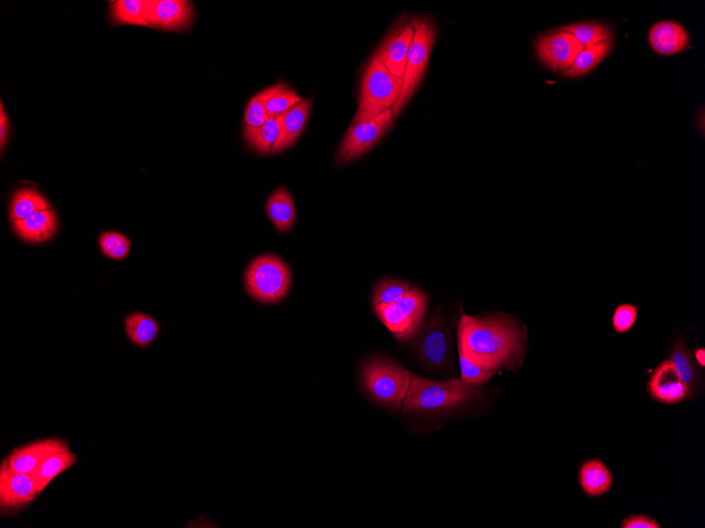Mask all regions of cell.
I'll use <instances>...</instances> for the list:
<instances>
[{"mask_svg": "<svg viewBox=\"0 0 705 528\" xmlns=\"http://www.w3.org/2000/svg\"><path fill=\"white\" fill-rule=\"evenodd\" d=\"M457 340L459 352L486 370H517L527 351L526 328L503 314H462L457 325Z\"/></svg>", "mask_w": 705, "mask_h": 528, "instance_id": "obj_1", "label": "cell"}, {"mask_svg": "<svg viewBox=\"0 0 705 528\" xmlns=\"http://www.w3.org/2000/svg\"><path fill=\"white\" fill-rule=\"evenodd\" d=\"M482 396L480 387L462 380L438 382L413 376L401 413L406 414H435L465 408Z\"/></svg>", "mask_w": 705, "mask_h": 528, "instance_id": "obj_2", "label": "cell"}, {"mask_svg": "<svg viewBox=\"0 0 705 528\" xmlns=\"http://www.w3.org/2000/svg\"><path fill=\"white\" fill-rule=\"evenodd\" d=\"M403 85L404 79L395 77L374 55L363 73L358 109L352 123L374 120L392 109Z\"/></svg>", "mask_w": 705, "mask_h": 528, "instance_id": "obj_3", "label": "cell"}, {"mask_svg": "<svg viewBox=\"0 0 705 528\" xmlns=\"http://www.w3.org/2000/svg\"><path fill=\"white\" fill-rule=\"evenodd\" d=\"M413 376L403 366L383 358L368 360L362 371L363 387L369 396L380 405L393 410L403 406Z\"/></svg>", "mask_w": 705, "mask_h": 528, "instance_id": "obj_4", "label": "cell"}, {"mask_svg": "<svg viewBox=\"0 0 705 528\" xmlns=\"http://www.w3.org/2000/svg\"><path fill=\"white\" fill-rule=\"evenodd\" d=\"M426 306L428 299L424 292L412 287L391 305L374 306V312L394 338L405 343L423 331Z\"/></svg>", "mask_w": 705, "mask_h": 528, "instance_id": "obj_5", "label": "cell"}, {"mask_svg": "<svg viewBox=\"0 0 705 528\" xmlns=\"http://www.w3.org/2000/svg\"><path fill=\"white\" fill-rule=\"evenodd\" d=\"M290 283L288 266L273 254L253 259L245 273L247 292L262 303L280 302L288 295Z\"/></svg>", "mask_w": 705, "mask_h": 528, "instance_id": "obj_6", "label": "cell"}, {"mask_svg": "<svg viewBox=\"0 0 705 528\" xmlns=\"http://www.w3.org/2000/svg\"><path fill=\"white\" fill-rule=\"evenodd\" d=\"M414 36L407 52V65L404 76L403 90L398 103L392 108L394 116H398L400 111L416 92L428 66L433 45L436 37L435 23L426 17L412 18Z\"/></svg>", "mask_w": 705, "mask_h": 528, "instance_id": "obj_7", "label": "cell"}, {"mask_svg": "<svg viewBox=\"0 0 705 528\" xmlns=\"http://www.w3.org/2000/svg\"><path fill=\"white\" fill-rule=\"evenodd\" d=\"M418 359L431 370L448 368L451 360L450 329L446 316L437 307L430 321L414 341Z\"/></svg>", "mask_w": 705, "mask_h": 528, "instance_id": "obj_8", "label": "cell"}, {"mask_svg": "<svg viewBox=\"0 0 705 528\" xmlns=\"http://www.w3.org/2000/svg\"><path fill=\"white\" fill-rule=\"evenodd\" d=\"M393 121V111L389 109L374 120L352 123L338 148L336 164L345 165L362 157L392 128Z\"/></svg>", "mask_w": 705, "mask_h": 528, "instance_id": "obj_9", "label": "cell"}, {"mask_svg": "<svg viewBox=\"0 0 705 528\" xmlns=\"http://www.w3.org/2000/svg\"><path fill=\"white\" fill-rule=\"evenodd\" d=\"M536 50L544 65L556 73L564 74L571 69L584 47L576 37L560 28L539 36Z\"/></svg>", "mask_w": 705, "mask_h": 528, "instance_id": "obj_10", "label": "cell"}, {"mask_svg": "<svg viewBox=\"0 0 705 528\" xmlns=\"http://www.w3.org/2000/svg\"><path fill=\"white\" fill-rule=\"evenodd\" d=\"M68 450H70L69 444L63 439L39 440L15 449L4 463L14 473L32 475L48 457Z\"/></svg>", "mask_w": 705, "mask_h": 528, "instance_id": "obj_11", "label": "cell"}, {"mask_svg": "<svg viewBox=\"0 0 705 528\" xmlns=\"http://www.w3.org/2000/svg\"><path fill=\"white\" fill-rule=\"evenodd\" d=\"M414 36L411 21H400L375 54L377 59L395 77L404 78L407 52Z\"/></svg>", "mask_w": 705, "mask_h": 528, "instance_id": "obj_12", "label": "cell"}, {"mask_svg": "<svg viewBox=\"0 0 705 528\" xmlns=\"http://www.w3.org/2000/svg\"><path fill=\"white\" fill-rule=\"evenodd\" d=\"M146 18L151 27L187 30L194 22V9L184 0H147Z\"/></svg>", "mask_w": 705, "mask_h": 528, "instance_id": "obj_13", "label": "cell"}, {"mask_svg": "<svg viewBox=\"0 0 705 528\" xmlns=\"http://www.w3.org/2000/svg\"><path fill=\"white\" fill-rule=\"evenodd\" d=\"M32 475L17 474L4 462L0 469V505L3 511L21 509L39 496Z\"/></svg>", "mask_w": 705, "mask_h": 528, "instance_id": "obj_14", "label": "cell"}, {"mask_svg": "<svg viewBox=\"0 0 705 528\" xmlns=\"http://www.w3.org/2000/svg\"><path fill=\"white\" fill-rule=\"evenodd\" d=\"M652 399L665 405H673L689 399V390L677 374L670 360L657 366L647 383Z\"/></svg>", "mask_w": 705, "mask_h": 528, "instance_id": "obj_15", "label": "cell"}, {"mask_svg": "<svg viewBox=\"0 0 705 528\" xmlns=\"http://www.w3.org/2000/svg\"><path fill=\"white\" fill-rule=\"evenodd\" d=\"M648 41L655 53L675 55L690 46V35L682 24L664 21L655 23L648 33Z\"/></svg>", "mask_w": 705, "mask_h": 528, "instance_id": "obj_16", "label": "cell"}, {"mask_svg": "<svg viewBox=\"0 0 705 528\" xmlns=\"http://www.w3.org/2000/svg\"><path fill=\"white\" fill-rule=\"evenodd\" d=\"M18 235L29 243H42L50 240L58 229L57 214L51 209L42 210L23 220L14 222Z\"/></svg>", "mask_w": 705, "mask_h": 528, "instance_id": "obj_17", "label": "cell"}, {"mask_svg": "<svg viewBox=\"0 0 705 528\" xmlns=\"http://www.w3.org/2000/svg\"><path fill=\"white\" fill-rule=\"evenodd\" d=\"M312 103L308 98H302L299 104L283 114L279 135L271 150V154L279 153L289 148L298 140L310 116Z\"/></svg>", "mask_w": 705, "mask_h": 528, "instance_id": "obj_18", "label": "cell"}, {"mask_svg": "<svg viewBox=\"0 0 705 528\" xmlns=\"http://www.w3.org/2000/svg\"><path fill=\"white\" fill-rule=\"evenodd\" d=\"M579 482L586 496L596 498L609 492L614 478L601 460L591 459L581 466Z\"/></svg>", "mask_w": 705, "mask_h": 528, "instance_id": "obj_19", "label": "cell"}, {"mask_svg": "<svg viewBox=\"0 0 705 528\" xmlns=\"http://www.w3.org/2000/svg\"><path fill=\"white\" fill-rule=\"evenodd\" d=\"M670 358L678 376L688 388L690 397H694L698 393L699 387H700L701 375L694 357L684 341L679 340L673 344Z\"/></svg>", "mask_w": 705, "mask_h": 528, "instance_id": "obj_20", "label": "cell"}, {"mask_svg": "<svg viewBox=\"0 0 705 528\" xmlns=\"http://www.w3.org/2000/svg\"><path fill=\"white\" fill-rule=\"evenodd\" d=\"M267 214L280 232H288L294 226L296 209L292 196L286 188L277 189L267 202Z\"/></svg>", "mask_w": 705, "mask_h": 528, "instance_id": "obj_21", "label": "cell"}, {"mask_svg": "<svg viewBox=\"0 0 705 528\" xmlns=\"http://www.w3.org/2000/svg\"><path fill=\"white\" fill-rule=\"evenodd\" d=\"M78 457L70 450L54 453L43 461L32 474L40 495L55 478L70 469L78 462Z\"/></svg>", "mask_w": 705, "mask_h": 528, "instance_id": "obj_22", "label": "cell"}, {"mask_svg": "<svg viewBox=\"0 0 705 528\" xmlns=\"http://www.w3.org/2000/svg\"><path fill=\"white\" fill-rule=\"evenodd\" d=\"M282 120L283 115L270 117L260 127H245L244 138L247 144L260 154L271 153L280 132Z\"/></svg>", "mask_w": 705, "mask_h": 528, "instance_id": "obj_23", "label": "cell"}, {"mask_svg": "<svg viewBox=\"0 0 705 528\" xmlns=\"http://www.w3.org/2000/svg\"><path fill=\"white\" fill-rule=\"evenodd\" d=\"M125 329L130 341L140 347L150 346L160 333L159 323L152 316L142 313L129 314Z\"/></svg>", "mask_w": 705, "mask_h": 528, "instance_id": "obj_24", "label": "cell"}, {"mask_svg": "<svg viewBox=\"0 0 705 528\" xmlns=\"http://www.w3.org/2000/svg\"><path fill=\"white\" fill-rule=\"evenodd\" d=\"M51 208L50 203L33 189L17 191L11 203V220L18 221Z\"/></svg>", "mask_w": 705, "mask_h": 528, "instance_id": "obj_25", "label": "cell"}, {"mask_svg": "<svg viewBox=\"0 0 705 528\" xmlns=\"http://www.w3.org/2000/svg\"><path fill=\"white\" fill-rule=\"evenodd\" d=\"M612 39L599 43L598 46L585 48L582 52L578 55L576 61L567 72L563 74L565 77H580L586 76L592 69L602 63V61L608 58L611 51Z\"/></svg>", "mask_w": 705, "mask_h": 528, "instance_id": "obj_26", "label": "cell"}, {"mask_svg": "<svg viewBox=\"0 0 705 528\" xmlns=\"http://www.w3.org/2000/svg\"><path fill=\"white\" fill-rule=\"evenodd\" d=\"M111 10L117 23L151 27L146 18V0H117Z\"/></svg>", "mask_w": 705, "mask_h": 528, "instance_id": "obj_27", "label": "cell"}, {"mask_svg": "<svg viewBox=\"0 0 705 528\" xmlns=\"http://www.w3.org/2000/svg\"><path fill=\"white\" fill-rule=\"evenodd\" d=\"M561 29L576 37L584 49L598 46L599 43L612 39L610 29L599 23H576Z\"/></svg>", "mask_w": 705, "mask_h": 528, "instance_id": "obj_28", "label": "cell"}, {"mask_svg": "<svg viewBox=\"0 0 705 528\" xmlns=\"http://www.w3.org/2000/svg\"><path fill=\"white\" fill-rule=\"evenodd\" d=\"M279 89V84L258 93L253 96L245 110L244 123L246 127L256 128L263 125L270 117L267 112V104L270 98Z\"/></svg>", "mask_w": 705, "mask_h": 528, "instance_id": "obj_29", "label": "cell"}, {"mask_svg": "<svg viewBox=\"0 0 705 528\" xmlns=\"http://www.w3.org/2000/svg\"><path fill=\"white\" fill-rule=\"evenodd\" d=\"M412 287V285L405 281H400V279H382V281L375 286L373 292V306L391 305V304L400 300Z\"/></svg>", "mask_w": 705, "mask_h": 528, "instance_id": "obj_30", "label": "cell"}, {"mask_svg": "<svg viewBox=\"0 0 705 528\" xmlns=\"http://www.w3.org/2000/svg\"><path fill=\"white\" fill-rule=\"evenodd\" d=\"M302 101V97L296 91L284 84H279V89L270 98L267 104L268 115L277 117L287 114L289 109L295 107Z\"/></svg>", "mask_w": 705, "mask_h": 528, "instance_id": "obj_31", "label": "cell"}, {"mask_svg": "<svg viewBox=\"0 0 705 528\" xmlns=\"http://www.w3.org/2000/svg\"><path fill=\"white\" fill-rule=\"evenodd\" d=\"M98 244L105 256L114 259H126L130 251V241L120 232H104L98 240Z\"/></svg>", "mask_w": 705, "mask_h": 528, "instance_id": "obj_32", "label": "cell"}, {"mask_svg": "<svg viewBox=\"0 0 705 528\" xmlns=\"http://www.w3.org/2000/svg\"><path fill=\"white\" fill-rule=\"evenodd\" d=\"M461 380L474 387H481L490 382L497 371L486 370L480 366L470 362L466 357L460 353Z\"/></svg>", "mask_w": 705, "mask_h": 528, "instance_id": "obj_33", "label": "cell"}, {"mask_svg": "<svg viewBox=\"0 0 705 528\" xmlns=\"http://www.w3.org/2000/svg\"><path fill=\"white\" fill-rule=\"evenodd\" d=\"M638 314V307L632 304H621L612 315V328L617 333L628 332L635 326Z\"/></svg>", "mask_w": 705, "mask_h": 528, "instance_id": "obj_34", "label": "cell"}, {"mask_svg": "<svg viewBox=\"0 0 705 528\" xmlns=\"http://www.w3.org/2000/svg\"><path fill=\"white\" fill-rule=\"evenodd\" d=\"M622 528H661V525L654 518L647 514H632L624 519Z\"/></svg>", "mask_w": 705, "mask_h": 528, "instance_id": "obj_35", "label": "cell"}, {"mask_svg": "<svg viewBox=\"0 0 705 528\" xmlns=\"http://www.w3.org/2000/svg\"><path fill=\"white\" fill-rule=\"evenodd\" d=\"M9 123L8 117L4 111V105L0 108V146L4 149L5 141L8 139Z\"/></svg>", "mask_w": 705, "mask_h": 528, "instance_id": "obj_36", "label": "cell"}, {"mask_svg": "<svg viewBox=\"0 0 705 528\" xmlns=\"http://www.w3.org/2000/svg\"><path fill=\"white\" fill-rule=\"evenodd\" d=\"M694 360L698 366H700V368H705V350L704 348H696L694 351Z\"/></svg>", "mask_w": 705, "mask_h": 528, "instance_id": "obj_37", "label": "cell"}]
</instances>
